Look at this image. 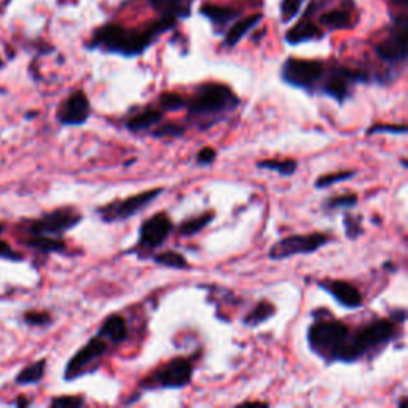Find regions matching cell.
Returning <instances> with one entry per match:
<instances>
[{
  "label": "cell",
  "instance_id": "obj_39",
  "mask_svg": "<svg viewBox=\"0 0 408 408\" xmlns=\"http://www.w3.org/2000/svg\"><path fill=\"white\" fill-rule=\"evenodd\" d=\"M0 257L2 258H7V260H13V262H19L23 260V253L16 252L12 246L8 244V242H5L0 240Z\"/></svg>",
  "mask_w": 408,
  "mask_h": 408
},
{
  "label": "cell",
  "instance_id": "obj_19",
  "mask_svg": "<svg viewBox=\"0 0 408 408\" xmlns=\"http://www.w3.org/2000/svg\"><path fill=\"white\" fill-rule=\"evenodd\" d=\"M321 37V29H319L314 23H311L310 19L303 18L299 24H295L292 29L288 31V34H285V42H288L289 45H300L303 42H310L314 40V38Z\"/></svg>",
  "mask_w": 408,
  "mask_h": 408
},
{
  "label": "cell",
  "instance_id": "obj_14",
  "mask_svg": "<svg viewBox=\"0 0 408 408\" xmlns=\"http://www.w3.org/2000/svg\"><path fill=\"white\" fill-rule=\"evenodd\" d=\"M90 117V99L81 90H77L69 97H65L56 112V118L63 126H84Z\"/></svg>",
  "mask_w": 408,
  "mask_h": 408
},
{
  "label": "cell",
  "instance_id": "obj_24",
  "mask_svg": "<svg viewBox=\"0 0 408 408\" xmlns=\"http://www.w3.org/2000/svg\"><path fill=\"white\" fill-rule=\"evenodd\" d=\"M150 260L158 267L171 268V269H189L190 263L187 260L184 253L178 251H163L158 253H152Z\"/></svg>",
  "mask_w": 408,
  "mask_h": 408
},
{
  "label": "cell",
  "instance_id": "obj_32",
  "mask_svg": "<svg viewBox=\"0 0 408 408\" xmlns=\"http://www.w3.org/2000/svg\"><path fill=\"white\" fill-rule=\"evenodd\" d=\"M343 228L345 235L350 241L359 240L361 236L366 233V228H363V219L362 216H352V214L346 212L343 216Z\"/></svg>",
  "mask_w": 408,
  "mask_h": 408
},
{
  "label": "cell",
  "instance_id": "obj_37",
  "mask_svg": "<svg viewBox=\"0 0 408 408\" xmlns=\"http://www.w3.org/2000/svg\"><path fill=\"white\" fill-rule=\"evenodd\" d=\"M303 0H283L281 5V16H283L284 23H288L294 16L299 13Z\"/></svg>",
  "mask_w": 408,
  "mask_h": 408
},
{
  "label": "cell",
  "instance_id": "obj_38",
  "mask_svg": "<svg viewBox=\"0 0 408 408\" xmlns=\"http://www.w3.org/2000/svg\"><path fill=\"white\" fill-rule=\"evenodd\" d=\"M217 158V150L212 147H203L200 150L196 152L195 162L200 164V166H211V164L216 162Z\"/></svg>",
  "mask_w": 408,
  "mask_h": 408
},
{
  "label": "cell",
  "instance_id": "obj_17",
  "mask_svg": "<svg viewBox=\"0 0 408 408\" xmlns=\"http://www.w3.org/2000/svg\"><path fill=\"white\" fill-rule=\"evenodd\" d=\"M97 335L102 336L110 345H121L123 341L128 340V324H126V319L120 316V314H110L99 325Z\"/></svg>",
  "mask_w": 408,
  "mask_h": 408
},
{
  "label": "cell",
  "instance_id": "obj_33",
  "mask_svg": "<svg viewBox=\"0 0 408 408\" xmlns=\"http://www.w3.org/2000/svg\"><path fill=\"white\" fill-rule=\"evenodd\" d=\"M350 13L343 12V10H332V12H327L321 15L322 26H327L329 29H345V27L350 26Z\"/></svg>",
  "mask_w": 408,
  "mask_h": 408
},
{
  "label": "cell",
  "instance_id": "obj_36",
  "mask_svg": "<svg viewBox=\"0 0 408 408\" xmlns=\"http://www.w3.org/2000/svg\"><path fill=\"white\" fill-rule=\"evenodd\" d=\"M24 322L32 327H45L52 324V316L47 311H27L24 314Z\"/></svg>",
  "mask_w": 408,
  "mask_h": 408
},
{
  "label": "cell",
  "instance_id": "obj_4",
  "mask_svg": "<svg viewBox=\"0 0 408 408\" xmlns=\"http://www.w3.org/2000/svg\"><path fill=\"white\" fill-rule=\"evenodd\" d=\"M240 107V97L230 86L223 84L200 85L187 99V113L193 118H214L231 113Z\"/></svg>",
  "mask_w": 408,
  "mask_h": 408
},
{
  "label": "cell",
  "instance_id": "obj_42",
  "mask_svg": "<svg viewBox=\"0 0 408 408\" xmlns=\"http://www.w3.org/2000/svg\"><path fill=\"white\" fill-rule=\"evenodd\" d=\"M394 2L395 5H399V7H404V8L408 5V0H394Z\"/></svg>",
  "mask_w": 408,
  "mask_h": 408
},
{
  "label": "cell",
  "instance_id": "obj_22",
  "mask_svg": "<svg viewBox=\"0 0 408 408\" xmlns=\"http://www.w3.org/2000/svg\"><path fill=\"white\" fill-rule=\"evenodd\" d=\"M256 168L272 171V173H276L279 175H283V178H290V175H294L297 173V169H299V163H297V159H292V158H284V159L267 158V159H260V162H257Z\"/></svg>",
  "mask_w": 408,
  "mask_h": 408
},
{
  "label": "cell",
  "instance_id": "obj_2",
  "mask_svg": "<svg viewBox=\"0 0 408 408\" xmlns=\"http://www.w3.org/2000/svg\"><path fill=\"white\" fill-rule=\"evenodd\" d=\"M350 334L351 330L343 321H338L334 316H317L308 327V348L319 359H322L327 366H330V363L338 362L343 346L350 338Z\"/></svg>",
  "mask_w": 408,
  "mask_h": 408
},
{
  "label": "cell",
  "instance_id": "obj_23",
  "mask_svg": "<svg viewBox=\"0 0 408 408\" xmlns=\"http://www.w3.org/2000/svg\"><path fill=\"white\" fill-rule=\"evenodd\" d=\"M214 212H206V214H201V216H196V217H190V219H185L184 222L179 225V235L182 238H191V236H196L198 233H201V231L209 227L214 222Z\"/></svg>",
  "mask_w": 408,
  "mask_h": 408
},
{
  "label": "cell",
  "instance_id": "obj_26",
  "mask_svg": "<svg viewBox=\"0 0 408 408\" xmlns=\"http://www.w3.org/2000/svg\"><path fill=\"white\" fill-rule=\"evenodd\" d=\"M357 201H359V196L356 195V193H341V195H335V196H330L327 200L324 201L322 207L325 209L327 212H332V211H348V209H352L357 206Z\"/></svg>",
  "mask_w": 408,
  "mask_h": 408
},
{
  "label": "cell",
  "instance_id": "obj_1",
  "mask_svg": "<svg viewBox=\"0 0 408 408\" xmlns=\"http://www.w3.org/2000/svg\"><path fill=\"white\" fill-rule=\"evenodd\" d=\"M175 19L169 16H162L155 23L150 24L147 29H125L117 24H107L99 27L95 32L88 48L101 49L104 53L120 54L125 58L139 56L146 49L157 40L158 36L163 32L173 29Z\"/></svg>",
  "mask_w": 408,
  "mask_h": 408
},
{
  "label": "cell",
  "instance_id": "obj_28",
  "mask_svg": "<svg viewBox=\"0 0 408 408\" xmlns=\"http://www.w3.org/2000/svg\"><path fill=\"white\" fill-rule=\"evenodd\" d=\"M356 175L354 169H343V171H336V173H330V174H324L319 175L314 182V189L316 190H325L330 189V187L338 185L341 182H348Z\"/></svg>",
  "mask_w": 408,
  "mask_h": 408
},
{
  "label": "cell",
  "instance_id": "obj_44",
  "mask_svg": "<svg viewBox=\"0 0 408 408\" xmlns=\"http://www.w3.org/2000/svg\"><path fill=\"white\" fill-rule=\"evenodd\" d=\"M400 163H402V166H404V168H407V159H405V158H404V159H402V162H400Z\"/></svg>",
  "mask_w": 408,
  "mask_h": 408
},
{
  "label": "cell",
  "instance_id": "obj_30",
  "mask_svg": "<svg viewBox=\"0 0 408 408\" xmlns=\"http://www.w3.org/2000/svg\"><path fill=\"white\" fill-rule=\"evenodd\" d=\"M187 132L185 126H182L179 123H173V121H168V123H158L153 131L150 132L152 137L155 139H180L184 137Z\"/></svg>",
  "mask_w": 408,
  "mask_h": 408
},
{
  "label": "cell",
  "instance_id": "obj_10",
  "mask_svg": "<svg viewBox=\"0 0 408 408\" xmlns=\"http://www.w3.org/2000/svg\"><path fill=\"white\" fill-rule=\"evenodd\" d=\"M84 216L74 207H59L40 219L24 222V231L32 236H61L81 223Z\"/></svg>",
  "mask_w": 408,
  "mask_h": 408
},
{
  "label": "cell",
  "instance_id": "obj_35",
  "mask_svg": "<svg viewBox=\"0 0 408 408\" xmlns=\"http://www.w3.org/2000/svg\"><path fill=\"white\" fill-rule=\"evenodd\" d=\"M86 404L85 397L77 394V395H59L54 397L52 400L53 408H80Z\"/></svg>",
  "mask_w": 408,
  "mask_h": 408
},
{
  "label": "cell",
  "instance_id": "obj_41",
  "mask_svg": "<svg viewBox=\"0 0 408 408\" xmlns=\"http://www.w3.org/2000/svg\"><path fill=\"white\" fill-rule=\"evenodd\" d=\"M383 268H384V269H388V272H391V273L397 272V265H394L393 262H386V263H383Z\"/></svg>",
  "mask_w": 408,
  "mask_h": 408
},
{
  "label": "cell",
  "instance_id": "obj_43",
  "mask_svg": "<svg viewBox=\"0 0 408 408\" xmlns=\"http://www.w3.org/2000/svg\"><path fill=\"white\" fill-rule=\"evenodd\" d=\"M16 404H18V405H27L29 402H27L26 399H18V402H16Z\"/></svg>",
  "mask_w": 408,
  "mask_h": 408
},
{
  "label": "cell",
  "instance_id": "obj_27",
  "mask_svg": "<svg viewBox=\"0 0 408 408\" xmlns=\"http://www.w3.org/2000/svg\"><path fill=\"white\" fill-rule=\"evenodd\" d=\"M45 368H47V359H40L31 366L24 367L23 370L19 372L18 377H16V383L18 384H36L38 382H42L43 375H45Z\"/></svg>",
  "mask_w": 408,
  "mask_h": 408
},
{
  "label": "cell",
  "instance_id": "obj_45",
  "mask_svg": "<svg viewBox=\"0 0 408 408\" xmlns=\"http://www.w3.org/2000/svg\"><path fill=\"white\" fill-rule=\"evenodd\" d=\"M3 228H5V227H3V225H2V223H0V235H2V233H3Z\"/></svg>",
  "mask_w": 408,
  "mask_h": 408
},
{
  "label": "cell",
  "instance_id": "obj_29",
  "mask_svg": "<svg viewBox=\"0 0 408 408\" xmlns=\"http://www.w3.org/2000/svg\"><path fill=\"white\" fill-rule=\"evenodd\" d=\"M201 15H204L206 18L211 19L214 24L223 26V24H227L228 21L235 19L240 13L236 12V10H233V8L216 7V5H206V7L201 8Z\"/></svg>",
  "mask_w": 408,
  "mask_h": 408
},
{
  "label": "cell",
  "instance_id": "obj_40",
  "mask_svg": "<svg viewBox=\"0 0 408 408\" xmlns=\"http://www.w3.org/2000/svg\"><path fill=\"white\" fill-rule=\"evenodd\" d=\"M389 319L394 324H404L407 319V310H404V308H395L394 311H391Z\"/></svg>",
  "mask_w": 408,
  "mask_h": 408
},
{
  "label": "cell",
  "instance_id": "obj_31",
  "mask_svg": "<svg viewBox=\"0 0 408 408\" xmlns=\"http://www.w3.org/2000/svg\"><path fill=\"white\" fill-rule=\"evenodd\" d=\"M158 107L162 109L163 112H179V110H185L187 97L173 91L163 93V95L158 97Z\"/></svg>",
  "mask_w": 408,
  "mask_h": 408
},
{
  "label": "cell",
  "instance_id": "obj_3",
  "mask_svg": "<svg viewBox=\"0 0 408 408\" xmlns=\"http://www.w3.org/2000/svg\"><path fill=\"white\" fill-rule=\"evenodd\" d=\"M395 338V324L391 319H375L357 332H351L343 346L338 362L354 363L367 357L370 352L384 348Z\"/></svg>",
  "mask_w": 408,
  "mask_h": 408
},
{
  "label": "cell",
  "instance_id": "obj_8",
  "mask_svg": "<svg viewBox=\"0 0 408 408\" xmlns=\"http://www.w3.org/2000/svg\"><path fill=\"white\" fill-rule=\"evenodd\" d=\"M325 69L327 65L321 61L289 58L281 68V79L285 85L305 91L308 95H316Z\"/></svg>",
  "mask_w": 408,
  "mask_h": 408
},
{
  "label": "cell",
  "instance_id": "obj_11",
  "mask_svg": "<svg viewBox=\"0 0 408 408\" xmlns=\"http://www.w3.org/2000/svg\"><path fill=\"white\" fill-rule=\"evenodd\" d=\"M174 223L166 212H157L155 216L148 217L141 223L139 238H137L136 247L130 252H136L137 257H146L148 252L157 251L173 233Z\"/></svg>",
  "mask_w": 408,
  "mask_h": 408
},
{
  "label": "cell",
  "instance_id": "obj_13",
  "mask_svg": "<svg viewBox=\"0 0 408 408\" xmlns=\"http://www.w3.org/2000/svg\"><path fill=\"white\" fill-rule=\"evenodd\" d=\"M407 34L408 18L407 15H402L394 21V29L391 36L375 47L377 56L389 65L404 64L407 61Z\"/></svg>",
  "mask_w": 408,
  "mask_h": 408
},
{
  "label": "cell",
  "instance_id": "obj_25",
  "mask_svg": "<svg viewBox=\"0 0 408 408\" xmlns=\"http://www.w3.org/2000/svg\"><path fill=\"white\" fill-rule=\"evenodd\" d=\"M24 244L38 251L40 253H61L68 249L65 242L61 238H56V236H32V238L27 240Z\"/></svg>",
  "mask_w": 408,
  "mask_h": 408
},
{
  "label": "cell",
  "instance_id": "obj_5",
  "mask_svg": "<svg viewBox=\"0 0 408 408\" xmlns=\"http://www.w3.org/2000/svg\"><path fill=\"white\" fill-rule=\"evenodd\" d=\"M370 81L372 77L366 70L345 68V65H334V68L325 69L317 93L332 97L340 106H343L354 95L356 85H367Z\"/></svg>",
  "mask_w": 408,
  "mask_h": 408
},
{
  "label": "cell",
  "instance_id": "obj_15",
  "mask_svg": "<svg viewBox=\"0 0 408 408\" xmlns=\"http://www.w3.org/2000/svg\"><path fill=\"white\" fill-rule=\"evenodd\" d=\"M317 288L332 297L345 310H359L363 306V297L354 284L345 279H322L317 281Z\"/></svg>",
  "mask_w": 408,
  "mask_h": 408
},
{
  "label": "cell",
  "instance_id": "obj_9",
  "mask_svg": "<svg viewBox=\"0 0 408 408\" xmlns=\"http://www.w3.org/2000/svg\"><path fill=\"white\" fill-rule=\"evenodd\" d=\"M332 236L321 231H313L305 235H289L285 238L278 240L269 247L268 258L269 260H285L295 256H311L322 247L329 246Z\"/></svg>",
  "mask_w": 408,
  "mask_h": 408
},
{
  "label": "cell",
  "instance_id": "obj_6",
  "mask_svg": "<svg viewBox=\"0 0 408 408\" xmlns=\"http://www.w3.org/2000/svg\"><path fill=\"white\" fill-rule=\"evenodd\" d=\"M193 379V362L189 357H173L164 366L146 375L139 382L141 391L184 389Z\"/></svg>",
  "mask_w": 408,
  "mask_h": 408
},
{
  "label": "cell",
  "instance_id": "obj_21",
  "mask_svg": "<svg viewBox=\"0 0 408 408\" xmlns=\"http://www.w3.org/2000/svg\"><path fill=\"white\" fill-rule=\"evenodd\" d=\"M262 18L263 16L258 13V15H251V16H247V18L236 21V23L230 27L227 36H225L223 47L233 48V47L238 45V43L241 42V38L244 37L247 32L252 29V27H256L258 23H260Z\"/></svg>",
  "mask_w": 408,
  "mask_h": 408
},
{
  "label": "cell",
  "instance_id": "obj_20",
  "mask_svg": "<svg viewBox=\"0 0 408 408\" xmlns=\"http://www.w3.org/2000/svg\"><path fill=\"white\" fill-rule=\"evenodd\" d=\"M276 313H278L276 306H274L272 301L262 300V301H258L257 305L246 314L244 319H242V324H244L247 329L260 327L262 324L268 322L269 319H273L274 316H276Z\"/></svg>",
  "mask_w": 408,
  "mask_h": 408
},
{
  "label": "cell",
  "instance_id": "obj_34",
  "mask_svg": "<svg viewBox=\"0 0 408 408\" xmlns=\"http://www.w3.org/2000/svg\"><path fill=\"white\" fill-rule=\"evenodd\" d=\"M407 125H394V123H377L372 125L370 128L366 131L367 136L375 134H393V136H405L407 134Z\"/></svg>",
  "mask_w": 408,
  "mask_h": 408
},
{
  "label": "cell",
  "instance_id": "obj_16",
  "mask_svg": "<svg viewBox=\"0 0 408 408\" xmlns=\"http://www.w3.org/2000/svg\"><path fill=\"white\" fill-rule=\"evenodd\" d=\"M164 118V112L159 107L147 106L139 112L130 115L125 120V128L131 132H144L150 128H155Z\"/></svg>",
  "mask_w": 408,
  "mask_h": 408
},
{
  "label": "cell",
  "instance_id": "obj_12",
  "mask_svg": "<svg viewBox=\"0 0 408 408\" xmlns=\"http://www.w3.org/2000/svg\"><path fill=\"white\" fill-rule=\"evenodd\" d=\"M109 351L107 341L102 336H93L81 346V348L70 357L64 370L65 382H74V379L84 377V375L95 372L97 368V362L106 356Z\"/></svg>",
  "mask_w": 408,
  "mask_h": 408
},
{
  "label": "cell",
  "instance_id": "obj_18",
  "mask_svg": "<svg viewBox=\"0 0 408 408\" xmlns=\"http://www.w3.org/2000/svg\"><path fill=\"white\" fill-rule=\"evenodd\" d=\"M152 8L159 15L173 16L175 19L189 18L193 0H148Z\"/></svg>",
  "mask_w": 408,
  "mask_h": 408
},
{
  "label": "cell",
  "instance_id": "obj_7",
  "mask_svg": "<svg viewBox=\"0 0 408 408\" xmlns=\"http://www.w3.org/2000/svg\"><path fill=\"white\" fill-rule=\"evenodd\" d=\"M163 193V187H157V189L136 193V195H131L128 198L110 201L107 204H104V206L96 207L95 212L97 214L99 219L106 223L125 222V220L146 211V209L150 206V204H153V201H157Z\"/></svg>",
  "mask_w": 408,
  "mask_h": 408
}]
</instances>
